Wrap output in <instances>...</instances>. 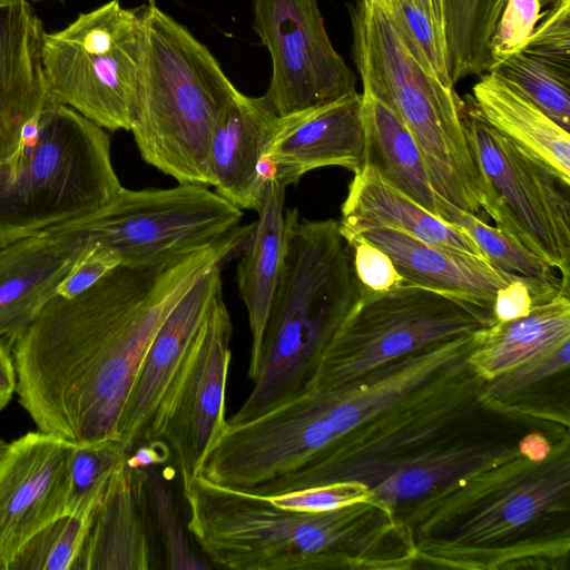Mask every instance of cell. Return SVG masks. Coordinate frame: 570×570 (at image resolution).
Wrapping results in <instances>:
<instances>
[{
	"mask_svg": "<svg viewBox=\"0 0 570 570\" xmlns=\"http://www.w3.org/2000/svg\"><path fill=\"white\" fill-rule=\"evenodd\" d=\"M92 514L57 518L24 543L8 570H73Z\"/></svg>",
	"mask_w": 570,
	"mask_h": 570,
	"instance_id": "32",
	"label": "cell"
},
{
	"mask_svg": "<svg viewBox=\"0 0 570 570\" xmlns=\"http://www.w3.org/2000/svg\"><path fill=\"white\" fill-rule=\"evenodd\" d=\"M232 334V320L219 292L175 374L146 438V441L161 439L169 445L183 487L199 474L208 452L228 428L226 386Z\"/></svg>",
	"mask_w": 570,
	"mask_h": 570,
	"instance_id": "13",
	"label": "cell"
},
{
	"mask_svg": "<svg viewBox=\"0 0 570 570\" xmlns=\"http://www.w3.org/2000/svg\"><path fill=\"white\" fill-rule=\"evenodd\" d=\"M279 121L265 98L239 90L222 110L208 154L215 191L240 209L257 210L264 188L261 167Z\"/></svg>",
	"mask_w": 570,
	"mask_h": 570,
	"instance_id": "19",
	"label": "cell"
},
{
	"mask_svg": "<svg viewBox=\"0 0 570 570\" xmlns=\"http://www.w3.org/2000/svg\"><path fill=\"white\" fill-rule=\"evenodd\" d=\"M71 446L40 430L6 445L0 456V563L4 570L33 534L66 514Z\"/></svg>",
	"mask_w": 570,
	"mask_h": 570,
	"instance_id": "15",
	"label": "cell"
},
{
	"mask_svg": "<svg viewBox=\"0 0 570 570\" xmlns=\"http://www.w3.org/2000/svg\"><path fill=\"white\" fill-rule=\"evenodd\" d=\"M140 8L110 0L45 31L41 58L50 98L107 130L130 131L138 102Z\"/></svg>",
	"mask_w": 570,
	"mask_h": 570,
	"instance_id": "10",
	"label": "cell"
},
{
	"mask_svg": "<svg viewBox=\"0 0 570 570\" xmlns=\"http://www.w3.org/2000/svg\"><path fill=\"white\" fill-rule=\"evenodd\" d=\"M358 482H337L267 497L276 505L304 512H322L372 498Z\"/></svg>",
	"mask_w": 570,
	"mask_h": 570,
	"instance_id": "37",
	"label": "cell"
},
{
	"mask_svg": "<svg viewBox=\"0 0 570 570\" xmlns=\"http://www.w3.org/2000/svg\"><path fill=\"white\" fill-rule=\"evenodd\" d=\"M436 215L464 229L495 268L539 279L561 277L552 267L499 228L492 227L479 216L456 207L439 194H436Z\"/></svg>",
	"mask_w": 570,
	"mask_h": 570,
	"instance_id": "29",
	"label": "cell"
},
{
	"mask_svg": "<svg viewBox=\"0 0 570 570\" xmlns=\"http://www.w3.org/2000/svg\"><path fill=\"white\" fill-rule=\"evenodd\" d=\"M7 443L0 438V456L2 455Z\"/></svg>",
	"mask_w": 570,
	"mask_h": 570,
	"instance_id": "43",
	"label": "cell"
},
{
	"mask_svg": "<svg viewBox=\"0 0 570 570\" xmlns=\"http://www.w3.org/2000/svg\"><path fill=\"white\" fill-rule=\"evenodd\" d=\"M550 6L521 52L570 76V0Z\"/></svg>",
	"mask_w": 570,
	"mask_h": 570,
	"instance_id": "35",
	"label": "cell"
},
{
	"mask_svg": "<svg viewBox=\"0 0 570 570\" xmlns=\"http://www.w3.org/2000/svg\"><path fill=\"white\" fill-rule=\"evenodd\" d=\"M222 268L223 265L215 266L199 277L175 304L155 334L119 422L118 443L126 454L146 441L175 374L215 296L222 292Z\"/></svg>",
	"mask_w": 570,
	"mask_h": 570,
	"instance_id": "17",
	"label": "cell"
},
{
	"mask_svg": "<svg viewBox=\"0 0 570 570\" xmlns=\"http://www.w3.org/2000/svg\"><path fill=\"white\" fill-rule=\"evenodd\" d=\"M140 10L141 65L130 131L146 163L180 184L209 187L212 135L238 89L186 27L157 6Z\"/></svg>",
	"mask_w": 570,
	"mask_h": 570,
	"instance_id": "6",
	"label": "cell"
},
{
	"mask_svg": "<svg viewBox=\"0 0 570 570\" xmlns=\"http://www.w3.org/2000/svg\"><path fill=\"white\" fill-rule=\"evenodd\" d=\"M120 265L118 255L107 246L87 243V246L57 287L56 295L73 297Z\"/></svg>",
	"mask_w": 570,
	"mask_h": 570,
	"instance_id": "39",
	"label": "cell"
},
{
	"mask_svg": "<svg viewBox=\"0 0 570 570\" xmlns=\"http://www.w3.org/2000/svg\"><path fill=\"white\" fill-rule=\"evenodd\" d=\"M243 212L209 187L121 188L104 208L55 228L112 249L120 265L156 266L207 246L238 226Z\"/></svg>",
	"mask_w": 570,
	"mask_h": 570,
	"instance_id": "12",
	"label": "cell"
},
{
	"mask_svg": "<svg viewBox=\"0 0 570 570\" xmlns=\"http://www.w3.org/2000/svg\"><path fill=\"white\" fill-rule=\"evenodd\" d=\"M462 119L495 227L570 279V180L492 128L465 96Z\"/></svg>",
	"mask_w": 570,
	"mask_h": 570,
	"instance_id": "11",
	"label": "cell"
},
{
	"mask_svg": "<svg viewBox=\"0 0 570 570\" xmlns=\"http://www.w3.org/2000/svg\"><path fill=\"white\" fill-rule=\"evenodd\" d=\"M337 222L344 238L363 229L394 228L428 244L487 259L464 229L428 212L367 164L354 174Z\"/></svg>",
	"mask_w": 570,
	"mask_h": 570,
	"instance_id": "22",
	"label": "cell"
},
{
	"mask_svg": "<svg viewBox=\"0 0 570 570\" xmlns=\"http://www.w3.org/2000/svg\"><path fill=\"white\" fill-rule=\"evenodd\" d=\"M541 0L505 1L490 43L492 68L524 48L541 18Z\"/></svg>",
	"mask_w": 570,
	"mask_h": 570,
	"instance_id": "36",
	"label": "cell"
},
{
	"mask_svg": "<svg viewBox=\"0 0 570 570\" xmlns=\"http://www.w3.org/2000/svg\"><path fill=\"white\" fill-rule=\"evenodd\" d=\"M469 97L492 128L570 180L569 131L492 71L481 75Z\"/></svg>",
	"mask_w": 570,
	"mask_h": 570,
	"instance_id": "25",
	"label": "cell"
},
{
	"mask_svg": "<svg viewBox=\"0 0 570 570\" xmlns=\"http://www.w3.org/2000/svg\"><path fill=\"white\" fill-rule=\"evenodd\" d=\"M286 186L268 179L258 209V218L242 250L237 265L238 294L246 306L252 335L248 377L258 372L263 332L277 285L286 247Z\"/></svg>",
	"mask_w": 570,
	"mask_h": 570,
	"instance_id": "24",
	"label": "cell"
},
{
	"mask_svg": "<svg viewBox=\"0 0 570 570\" xmlns=\"http://www.w3.org/2000/svg\"><path fill=\"white\" fill-rule=\"evenodd\" d=\"M148 504L155 513L171 570H202L209 566L194 553L184 532L178 508L168 479L156 466L142 469Z\"/></svg>",
	"mask_w": 570,
	"mask_h": 570,
	"instance_id": "34",
	"label": "cell"
},
{
	"mask_svg": "<svg viewBox=\"0 0 570 570\" xmlns=\"http://www.w3.org/2000/svg\"><path fill=\"white\" fill-rule=\"evenodd\" d=\"M86 246L52 227L0 247V343L12 351Z\"/></svg>",
	"mask_w": 570,
	"mask_h": 570,
	"instance_id": "18",
	"label": "cell"
},
{
	"mask_svg": "<svg viewBox=\"0 0 570 570\" xmlns=\"http://www.w3.org/2000/svg\"><path fill=\"white\" fill-rule=\"evenodd\" d=\"M17 374L11 351L0 343V411L16 393Z\"/></svg>",
	"mask_w": 570,
	"mask_h": 570,
	"instance_id": "41",
	"label": "cell"
},
{
	"mask_svg": "<svg viewBox=\"0 0 570 570\" xmlns=\"http://www.w3.org/2000/svg\"><path fill=\"white\" fill-rule=\"evenodd\" d=\"M252 229L160 265H119L73 297H52L11 351L16 393L38 430L72 444L118 441L159 326L199 277L242 253Z\"/></svg>",
	"mask_w": 570,
	"mask_h": 570,
	"instance_id": "1",
	"label": "cell"
},
{
	"mask_svg": "<svg viewBox=\"0 0 570 570\" xmlns=\"http://www.w3.org/2000/svg\"><path fill=\"white\" fill-rule=\"evenodd\" d=\"M361 94L279 117L261 167L262 178L286 187L306 173L342 167L358 173L365 165Z\"/></svg>",
	"mask_w": 570,
	"mask_h": 570,
	"instance_id": "16",
	"label": "cell"
},
{
	"mask_svg": "<svg viewBox=\"0 0 570 570\" xmlns=\"http://www.w3.org/2000/svg\"><path fill=\"white\" fill-rule=\"evenodd\" d=\"M490 71L514 87L564 130L570 129V76L518 52Z\"/></svg>",
	"mask_w": 570,
	"mask_h": 570,
	"instance_id": "31",
	"label": "cell"
},
{
	"mask_svg": "<svg viewBox=\"0 0 570 570\" xmlns=\"http://www.w3.org/2000/svg\"><path fill=\"white\" fill-rule=\"evenodd\" d=\"M569 350L570 338H567L550 351L484 381L482 396L489 404L505 412L525 405L534 387L568 372Z\"/></svg>",
	"mask_w": 570,
	"mask_h": 570,
	"instance_id": "33",
	"label": "cell"
},
{
	"mask_svg": "<svg viewBox=\"0 0 570 570\" xmlns=\"http://www.w3.org/2000/svg\"><path fill=\"white\" fill-rule=\"evenodd\" d=\"M361 99L365 165L373 166L392 186L436 215V193L409 128L390 106L367 88L362 87Z\"/></svg>",
	"mask_w": 570,
	"mask_h": 570,
	"instance_id": "27",
	"label": "cell"
},
{
	"mask_svg": "<svg viewBox=\"0 0 570 570\" xmlns=\"http://www.w3.org/2000/svg\"><path fill=\"white\" fill-rule=\"evenodd\" d=\"M399 517L415 568L568 570L570 435L546 456L521 454L460 478Z\"/></svg>",
	"mask_w": 570,
	"mask_h": 570,
	"instance_id": "3",
	"label": "cell"
},
{
	"mask_svg": "<svg viewBox=\"0 0 570 570\" xmlns=\"http://www.w3.org/2000/svg\"><path fill=\"white\" fill-rule=\"evenodd\" d=\"M42 22L28 0L0 2V160L50 98L41 58Z\"/></svg>",
	"mask_w": 570,
	"mask_h": 570,
	"instance_id": "20",
	"label": "cell"
},
{
	"mask_svg": "<svg viewBox=\"0 0 570 570\" xmlns=\"http://www.w3.org/2000/svg\"><path fill=\"white\" fill-rule=\"evenodd\" d=\"M125 456L118 441L72 444L68 461L66 514L91 515Z\"/></svg>",
	"mask_w": 570,
	"mask_h": 570,
	"instance_id": "30",
	"label": "cell"
},
{
	"mask_svg": "<svg viewBox=\"0 0 570 570\" xmlns=\"http://www.w3.org/2000/svg\"><path fill=\"white\" fill-rule=\"evenodd\" d=\"M187 530L215 568L235 570H407L417 553L410 530L373 497L322 512L214 484L183 487Z\"/></svg>",
	"mask_w": 570,
	"mask_h": 570,
	"instance_id": "4",
	"label": "cell"
},
{
	"mask_svg": "<svg viewBox=\"0 0 570 570\" xmlns=\"http://www.w3.org/2000/svg\"><path fill=\"white\" fill-rule=\"evenodd\" d=\"M121 188L106 129L49 98L0 160V247L88 217Z\"/></svg>",
	"mask_w": 570,
	"mask_h": 570,
	"instance_id": "8",
	"label": "cell"
},
{
	"mask_svg": "<svg viewBox=\"0 0 570 570\" xmlns=\"http://www.w3.org/2000/svg\"><path fill=\"white\" fill-rule=\"evenodd\" d=\"M348 12L362 87L404 121L435 193L483 214L485 189L462 119L464 100L411 53L382 0H354Z\"/></svg>",
	"mask_w": 570,
	"mask_h": 570,
	"instance_id": "7",
	"label": "cell"
},
{
	"mask_svg": "<svg viewBox=\"0 0 570 570\" xmlns=\"http://www.w3.org/2000/svg\"><path fill=\"white\" fill-rule=\"evenodd\" d=\"M352 236H361L383 250L405 281L463 293L490 306L497 292L518 276L482 257L428 244L401 229L368 228L345 239Z\"/></svg>",
	"mask_w": 570,
	"mask_h": 570,
	"instance_id": "23",
	"label": "cell"
},
{
	"mask_svg": "<svg viewBox=\"0 0 570 570\" xmlns=\"http://www.w3.org/2000/svg\"><path fill=\"white\" fill-rule=\"evenodd\" d=\"M473 338L468 363L480 379L491 380L570 338V295L537 305L525 316L495 322Z\"/></svg>",
	"mask_w": 570,
	"mask_h": 570,
	"instance_id": "26",
	"label": "cell"
},
{
	"mask_svg": "<svg viewBox=\"0 0 570 570\" xmlns=\"http://www.w3.org/2000/svg\"><path fill=\"white\" fill-rule=\"evenodd\" d=\"M254 30L272 75L263 97L282 117L355 91V75L335 50L317 0H254Z\"/></svg>",
	"mask_w": 570,
	"mask_h": 570,
	"instance_id": "14",
	"label": "cell"
},
{
	"mask_svg": "<svg viewBox=\"0 0 570 570\" xmlns=\"http://www.w3.org/2000/svg\"><path fill=\"white\" fill-rule=\"evenodd\" d=\"M505 1L443 0L446 55L453 83L491 70V38Z\"/></svg>",
	"mask_w": 570,
	"mask_h": 570,
	"instance_id": "28",
	"label": "cell"
},
{
	"mask_svg": "<svg viewBox=\"0 0 570 570\" xmlns=\"http://www.w3.org/2000/svg\"><path fill=\"white\" fill-rule=\"evenodd\" d=\"M494 323L492 306L463 293L410 282L384 293L362 288L322 352L306 390L341 385L414 350Z\"/></svg>",
	"mask_w": 570,
	"mask_h": 570,
	"instance_id": "9",
	"label": "cell"
},
{
	"mask_svg": "<svg viewBox=\"0 0 570 570\" xmlns=\"http://www.w3.org/2000/svg\"><path fill=\"white\" fill-rule=\"evenodd\" d=\"M286 247L269 305L258 372L228 424H238L306 391L317 361L362 287L335 219L302 218L286 208Z\"/></svg>",
	"mask_w": 570,
	"mask_h": 570,
	"instance_id": "5",
	"label": "cell"
},
{
	"mask_svg": "<svg viewBox=\"0 0 570 570\" xmlns=\"http://www.w3.org/2000/svg\"><path fill=\"white\" fill-rule=\"evenodd\" d=\"M171 450L161 439H153L136 445L125 456V464L131 470L148 469L165 464Z\"/></svg>",
	"mask_w": 570,
	"mask_h": 570,
	"instance_id": "40",
	"label": "cell"
},
{
	"mask_svg": "<svg viewBox=\"0 0 570 570\" xmlns=\"http://www.w3.org/2000/svg\"><path fill=\"white\" fill-rule=\"evenodd\" d=\"M483 382L466 358L254 494L358 482L400 515L460 478L521 454L546 455V431L531 416L489 404Z\"/></svg>",
	"mask_w": 570,
	"mask_h": 570,
	"instance_id": "2",
	"label": "cell"
},
{
	"mask_svg": "<svg viewBox=\"0 0 570 570\" xmlns=\"http://www.w3.org/2000/svg\"><path fill=\"white\" fill-rule=\"evenodd\" d=\"M554 1H557V0H541L542 6L543 4H552Z\"/></svg>",
	"mask_w": 570,
	"mask_h": 570,
	"instance_id": "44",
	"label": "cell"
},
{
	"mask_svg": "<svg viewBox=\"0 0 570 570\" xmlns=\"http://www.w3.org/2000/svg\"><path fill=\"white\" fill-rule=\"evenodd\" d=\"M0 570H4L3 567L1 566V563H0Z\"/></svg>",
	"mask_w": 570,
	"mask_h": 570,
	"instance_id": "46",
	"label": "cell"
},
{
	"mask_svg": "<svg viewBox=\"0 0 570 570\" xmlns=\"http://www.w3.org/2000/svg\"><path fill=\"white\" fill-rule=\"evenodd\" d=\"M432 2H433L436 30L446 48L443 0H432Z\"/></svg>",
	"mask_w": 570,
	"mask_h": 570,
	"instance_id": "42",
	"label": "cell"
},
{
	"mask_svg": "<svg viewBox=\"0 0 570 570\" xmlns=\"http://www.w3.org/2000/svg\"><path fill=\"white\" fill-rule=\"evenodd\" d=\"M156 1H157V0H148V4H149V6H156Z\"/></svg>",
	"mask_w": 570,
	"mask_h": 570,
	"instance_id": "45",
	"label": "cell"
},
{
	"mask_svg": "<svg viewBox=\"0 0 570 570\" xmlns=\"http://www.w3.org/2000/svg\"><path fill=\"white\" fill-rule=\"evenodd\" d=\"M345 240L351 247L354 271L363 289L384 293L407 282L397 273L391 258L365 238L352 236Z\"/></svg>",
	"mask_w": 570,
	"mask_h": 570,
	"instance_id": "38",
	"label": "cell"
},
{
	"mask_svg": "<svg viewBox=\"0 0 570 570\" xmlns=\"http://www.w3.org/2000/svg\"><path fill=\"white\" fill-rule=\"evenodd\" d=\"M144 471L125 460L114 472L96 508L73 570H148L151 544Z\"/></svg>",
	"mask_w": 570,
	"mask_h": 570,
	"instance_id": "21",
	"label": "cell"
},
{
	"mask_svg": "<svg viewBox=\"0 0 570 570\" xmlns=\"http://www.w3.org/2000/svg\"><path fill=\"white\" fill-rule=\"evenodd\" d=\"M10 1V0H0V2Z\"/></svg>",
	"mask_w": 570,
	"mask_h": 570,
	"instance_id": "47",
	"label": "cell"
}]
</instances>
